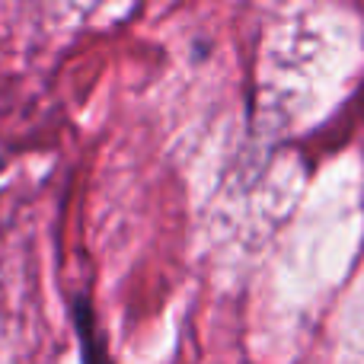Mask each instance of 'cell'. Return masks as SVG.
Returning a JSON list of instances; mask_svg holds the SVG:
<instances>
[{
    "mask_svg": "<svg viewBox=\"0 0 364 364\" xmlns=\"http://www.w3.org/2000/svg\"><path fill=\"white\" fill-rule=\"evenodd\" d=\"M4 166H6V160H4V157H0V173H4Z\"/></svg>",
    "mask_w": 364,
    "mask_h": 364,
    "instance_id": "cell-2",
    "label": "cell"
},
{
    "mask_svg": "<svg viewBox=\"0 0 364 364\" xmlns=\"http://www.w3.org/2000/svg\"><path fill=\"white\" fill-rule=\"evenodd\" d=\"M70 316H74V333H77V346H80V358L83 364H112L106 352V339H102L100 320H96L93 301L87 294H77L70 301Z\"/></svg>",
    "mask_w": 364,
    "mask_h": 364,
    "instance_id": "cell-1",
    "label": "cell"
}]
</instances>
